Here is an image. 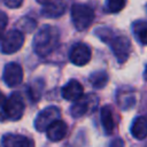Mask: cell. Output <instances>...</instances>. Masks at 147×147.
<instances>
[{"instance_id": "cell-25", "label": "cell", "mask_w": 147, "mask_h": 147, "mask_svg": "<svg viewBox=\"0 0 147 147\" xmlns=\"http://www.w3.org/2000/svg\"><path fill=\"white\" fill-rule=\"evenodd\" d=\"M109 147H124V141L121 138H115L114 140H111Z\"/></svg>"}, {"instance_id": "cell-11", "label": "cell", "mask_w": 147, "mask_h": 147, "mask_svg": "<svg viewBox=\"0 0 147 147\" xmlns=\"http://www.w3.org/2000/svg\"><path fill=\"white\" fill-rule=\"evenodd\" d=\"M65 1L63 0H53L45 3L41 8V15L46 18H57L62 16L65 11Z\"/></svg>"}, {"instance_id": "cell-1", "label": "cell", "mask_w": 147, "mask_h": 147, "mask_svg": "<svg viewBox=\"0 0 147 147\" xmlns=\"http://www.w3.org/2000/svg\"><path fill=\"white\" fill-rule=\"evenodd\" d=\"M60 33L55 26L45 25L39 29L33 38L32 47L37 55L47 56L59 46Z\"/></svg>"}, {"instance_id": "cell-5", "label": "cell", "mask_w": 147, "mask_h": 147, "mask_svg": "<svg viewBox=\"0 0 147 147\" xmlns=\"http://www.w3.org/2000/svg\"><path fill=\"white\" fill-rule=\"evenodd\" d=\"M109 46L111 47V51L118 62L123 63L127 60L130 56L131 51V41L125 36H113L111 39L108 41Z\"/></svg>"}, {"instance_id": "cell-18", "label": "cell", "mask_w": 147, "mask_h": 147, "mask_svg": "<svg viewBox=\"0 0 147 147\" xmlns=\"http://www.w3.org/2000/svg\"><path fill=\"white\" fill-rule=\"evenodd\" d=\"M109 76L106 71H95L90 76V83L95 88H102L108 84Z\"/></svg>"}, {"instance_id": "cell-15", "label": "cell", "mask_w": 147, "mask_h": 147, "mask_svg": "<svg viewBox=\"0 0 147 147\" xmlns=\"http://www.w3.org/2000/svg\"><path fill=\"white\" fill-rule=\"evenodd\" d=\"M100 121L102 124V129L106 134H111L115 129V122H114V116L111 108L109 106H105L101 108L100 111Z\"/></svg>"}, {"instance_id": "cell-24", "label": "cell", "mask_w": 147, "mask_h": 147, "mask_svg": "<svg viewBox=\"0 0 147 147\" xmlns=\"http://www.w3.org/2000/svg\"><path fill=\"white\" fill-rule=\"evenodd\" d=\"M5 102H6V98L5 95L2 94V92L0 91V121H5L6 117H5Z\"/></svg>"}, {"instance_id": "cell-2", "label": "cell", "mask_w": 147, "mask_h": 147, "mask_svg": "<svg viewBox=\"0 0 147 147\" xmlns=\"http://www.w3.org/2000/svg\"><path fill=\"white\" fill-rule=\"evenodd\" d=\"M71 20L75 28L79 31L86 30L94 21V10L84 3H76L71 7Z\"/></svg>"}, {"instance_id": "cell-17", "label": "cell", "mask_w": 147, "mask_h": 147, "mask_svg": "<svg viewBox=\"0 0 147 147\" xmlns=\"http://www.w3.org/2000/svg\"><path fill=\"white\" fill-rule=\"evenodd\" d=\"M132 30H133V34H134L136 39L141 45H146V41H147V25H146V22L144 20H139V21L134 22L133 26H132Z\"/></svg>"}, {"instance_id": "cell-4", "label": "cell", "mask_w": 147, "mask_h": 147, "mask_svg": "<svg viewBox=\"0 0 147 147\" xmlns=\"http://www.w3.org/2000/svg\"><path fill=\"white\" fill-rule=\"evenodd\" d=\"M0 48L3 54H14L20 51L24 44V34L21 30H10L0 39Z\"/></svg>"}, {"instance_id": "cell-7", "label": "cell", "mask_w": 147, "mask_h": 147, "mask_svg": "<svg viewBox=\"0 0 147 147\" xmlns=\"http://www.w3.org/2000/svg\"><path fill=\"white\" fill-rule=\"evenodd\" d=\"M98 105V99L94 94H87L86 96H82L79 100L75 101L70 107V114L72 117L78 118L85 115L90 110H94Z\"/></svg>"}, {"instance_id": "cell-10", "label": "cell", "mask_w": 147, "mask_h": 147, "mask_svg": "<svg viewBox=\"0 0 147 147\" xmlns=\"http://www.w3.org/2000/svg\"><path fill=\"white\" fill-rule=\"evenodd\" d=\"M83 93H84L83 85L76 79H70L62 87V96L68 101L75 102L79 100L83 96Z\"/></svg>"}, {"instance_id": "cell-26", "label": "cell", "mask_w": 147, "mask_h": 147, "mask_svg": "<svg viewBox=\"0 0 147 147\" xmlns=\"http://www.w3.org/2000/svg\"><path fill=\"white\" fill-rule=\"evenodd\" d=\"M39 3H41V5H45V3H47V2H49V1H52V0H37Z\"/></svg>"}, {"instance_id": "cell-9", "label": "cell", "mask_w": 147, "mask_h": 147, "mask_svg": "<svg viewBox=\"0 0 147 147\" xmlns=\"http://www.w3.org/2000/svg\"><path fill=\"white\" fill-rule=\"evenodd\" d=\"M3 82L7 86L14 87L17 86L22 83L23 80V69L18 63L10 62L7 63L3 68V74H2Z\"/></svg>"}, {"instance_id": "cell-14", "label": "cell", "mask_w": 147, "mask_h": 147, "mask_svg": "<svg viewBox=\"0 0 147 147\" xmlns=\"http://www.w3.org/2000/svg\"><path fill=\"white\" fill-rule=\"evenodd\" d=\"M136 92L132 88H121L116 93V102L124 110L132 108L136 103Z\"/></svg>"}, {"instance_id": "cell-20", "label": "cell", "mask_w": 147, "mask_h": 147, "mask_svg": "<svg viewBox=\"0 0 147 147\" xmlns=\"http://www.w3.org/2000/svg\"><path fill=\"white\" fill-rule=\"evenodd\" d=\"M126 5V0H106V10L115 14L121 11Z\"/></svg>"}, {"instance_id": "cell-16", "label": "cell", "mask_w": 147, "mask_h": 147, "mask_svg": "<svg viewBox=\"0 0 147 147\" xmlns=\"http://www.w3.org/2000/svg\"><path fill=\"white\" fill-rule=\"evenodd\" d=\"M131 133L138 140H144L147 136V121L145 116H138L134 118L131 125Z\"/></svg>"}, {"instance_id": "cell-19", "label": "cell", "mask_w": 147, "mask_h": 147, "mask_svg": "<svg viewBox=\"0 0 147 147\" xmlns=\"http://www.w3.org/2000/svg\"><path fill=\"white\" fill-rule=\"evenodd\" d=\"M42 86H44V84H42L41 80H36L33 84H31L28 87V94H29V98L31 99V101L37 102L40 99Z\"/></svg>"}, {"instance_id": "cell-6", "label": "cell", "mask_w": 147, "mask_h": 147, "mask_svg": "<svg viewBox=\"0 0 147 147\" xmlns=\"http://www.w3.org/2000/svg\"><path fill=\"white\" fill-rule=\"evenodd\" d=\"M61 111L55 106H49L45 109H42L34 119V127L39 132L46 131V129L56 119H60Z\"/></svg>"}, {"instance_id": "cell-3", "label": "cell", "mask_w": 147, "mask_h": 147, "mask_svg": "<svg viewBox=\"0 0 147 147\" xmlns=\"http://www.w3.org/2000/svg\"><path fill=\"white\" fill-rule=\"evenodd\" d=\"M3 110H5L6 119H9V121L21 119L25 110V103H24L22 95L18 92L11 93L9 98L6 99Z\"/></svg>"}, {"instance_id": "cell-22", "label": "cell", "mask_w": 147, "mask_h": 147, "mask_svg": "<svg viewBox=\"0 0 147 147\" xmlns=\"http://www.w3.org/2000/svg\"><path fill=\"white\" fill-rule=\"evenodd\" d=\"M7 24H8V17H7V15L3 11H0V39L5 34Z\"/></svg>"}, {"instance_id": "cell-12", "label": "cell", "mask_w": 147, "mask_h": 147, "mask_svg": "<svg viewBox=\"0 0 147 147\" xmlns=\"http://www.w3.org/2000/svg\"><path fill=\"white\" fill-rule=\"evenodd\" d=\"M2 145L3 147H34V142L32 139L22 134L14 133L5 134L2 137Z\"/></svg>"}, {"instance_id": "cell-23", "label": "cell", "mask_w": 147, "mask_h": 147, "mask_svg": "<svg viewBox=\"0 0 147 147\" xmlns=\"http://www.w3.org/2000/svg\"><path fill=\"white\" fill-rule=\"evenodd\" d=\"M5 1V5L8 7V8H11V9H15V8H18L22 6L23 3V0H3Z\"/></svg>"}, {"instance_id": "cell-21", "label": "cell", "mask_w": 147, "mask_h": 147, "mask_svg": "<svg viewBox=\"0 0 147 147\" xmlns=\"http://www.w3.org/2000/svg\"><path fill=\"white\" fill-rule=\"evenodd\" d=\"M18 24L21 26V29L25 32H32L36 30L37 28V22L31 18V17H23L18 21Z\"/></svg>"}, {"instance_id": "cell-8", "label": "cell", "mask_w": 147, "mask_h": 147, "mask_svg": "<svg viewBox=\"0 0 147 147\" xmlns=\"http://www.w3.org/2000/svg\"><path fill=\"white\" fill-rule=\"evenodd\" d=\"M92 57V52L91 48L84 44V42H77L75 44L69 53V59L70 61L78 67H83L90 62Z\"/></svg>"}, {"instance_id": "cell-13", "label": "cell", "mask_w": 147, "mask_h": 147, "mask_svg": "<svg viewBox=\"0 0 147 147\" xmlns=\"http://www.w3.org/2000/svg\"><path fill=\"white\" fill-rule=\"evenodd\" d=\"M45 132H46L47 138H48L49 140H52V141H60V140H62V139L67 136L68 126H67L65 122L60 118V119L54 121V122L46 129Z\"/></svg>"}]
</instances>
